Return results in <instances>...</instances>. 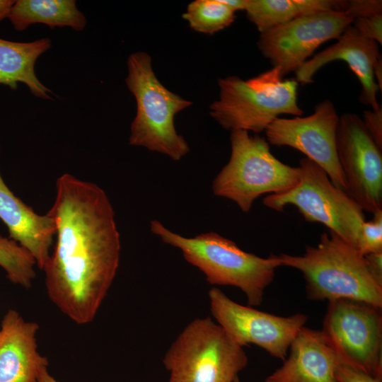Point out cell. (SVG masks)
<instances>
[{"mask_svg": "<svg viewBox=\"0 0 382 382\" xmlns=\"http://www.w3.org/2000/svg\"><path fill=\"white\" fill-rule=\"evenodd\" d=\"M125 82L137 102L129 143L179 161L190 151L175 127V116L192 103L166 88L156 77L151 56L144 52L130 54Z\"/></svg>", "mask_w": 382, "mask_h": 382, "instance_id": "5", "label": "cell"}, {"mask_svg": "<svg viewBox=\"0 0 382 382\" xmlns=\"http://www.w3.org/2000/svg\"><path fill=\"white\" fill-rule=\"evenodd\" d=\"M297 168V184L283 192L265 196L263 204L278 212L293 205L306 221L325 225L328 231L357 248L365 221L363 209L344 190L336 187L326 172L311 159L301 158Z\"/></svg>", "mask_w": 382, "mask_h": 382, "instance_id": "8", "label": "cell"}, {"mask_svg": "<svg viewBox=\"0 0 382 382\" xmlns=\"http://www.w3.org/2000/svg\"><path fill=\"white\" fill-rule=\"evenodd\" d=\"M0 219L6 226L8 238L16 241L34 257L42 270L50 257L54 219L48 213L40 215L16 197L0 173Z\"/></svg>", "mask_w": 382, "mask_h": 382, "instance_id": "17", "label": "cell"}, {"mask_svg": "<svg viewBox=\"0 0 382 382\" xmlns=\"http://www.w3.org/2000/svg\"><path fill=\"white\" fill-rule=\"evenodd\" d=\"M352 25L365 37L382 44V14L354 18Z\"/></svg>", "mask_w": 382, "mask_h": 382, "instance_id": "25", "label": "cell"}, {"mask_svg": "<svg viewBox=\"0 0 382 382\" xmlns=\"http://www.w3.org/2000/svg\"><path fill=\"white\" fill-rule=\"evenodd\" d=\"M342 0H248V19L261 33L297 18L320 11L343 12Z\"/></svg>", "mask_w": 382, "mask_h": 382, "instance_id": "20", "label": "cell"}, {"mask_svg": "<svg viewBox=\"0 0 382 382\" xmlns=\"http://www.w3.org/2000/svg\"><path fill=\"white\" fill-rule=\"evenodd\" d=\"M381 55L378 44L363 36L351 24L343 30L335 44L308 59L296 70V80L302 85L311 83L315 74L321 67L332 61H344L361 83L359 100L376 110L381 105L376 100V93L380 89L374 79L373 68Z\"/></svg>", "mask_w": 382, "mask_h": 382, "instance_id": "14", "label": "cell"}, {"mask_svg": "<svg viewBox=\"0 0 382 382\" xmlns=\"http://www.w3.org/2000/svg\"><path fill=\"white\" fill-rule=\"evenodd\" d=\"M35 265L34 257L26 249L16 241L0 236V267L11 283L30 288L35 278Z\"/></svg>", "mask_w": 382, "mask_h": 382, "instance_id": "22", "label": "cell"}, {"mask_svg": "<svg viewBox=\"0 0 382 382\" xmlns=\"http://www.w3.org/2000/svg\"><path fill=\"white\" fill-rule=\"evenodd\" d=\"M39 325L25 320L16 310L4 316L0 328V382H37L40 371L48 366L37 344Z\"/></svg>", "mask_w": 382, "mask_h": 382, "instance_id": "15", "label": "cell"}, {"mask_svg": "<svg viewBox=\"0 0 382 382\" xmlns=\"http://www.w3.org/2000/svg\"><path fill=\"white\" fill-rule=\"evenodd\" d=\"M234 382H240L238 377L235 379Z\"/></svg>", "mask_w": 382, "mask_h": 382, "instance_id": "33", "label": "cell"}, {"mask_svg": "<svg viewBox=\"0 0 382 382\" xmlns=\"http://www.w3.org/2000/svg\"><path fill=\"white\" fill-rule=\"evenodd\" d=\"M8 18L17 31L35 23L45 24L52 29L70 27L76 31L83 30L86 25V18L74 0L16 1Z\"/></svg>", "mask_w": 382, "mask_h": 382, "instance_id": "19", "label": "cell"}, {"mask_svg": "<svg viewBox=\"0 0 382 382\" xmlns=\"http://www.w3.org/2000/svg\"><path fill=\"white\" fill-rule=\"evenodd\" d=\"M230 141L229 161L214 179L212 190L216 196L234 202L242 212H250L262 195L283 192L299 182L298 168L277 159L265 138L233 130Z\"/></svg>", "mask_w": 382, "mask_h": 382, "instance_id": "6", "label": "cell"}, {"mask_svg": "<svg viewBox=\"0 0 382 382\" xmlns=\"http://www.w3.org/2000/svg\"><path fill=\"white\" fill-rule=\"evenodd\" d=\"M364 259L369 273L382 286V252L367 254Z\"/></svg>", "mask_w": 382, "mask_h": 382, "instance_id": "28", "label": "cell"}, {"mask_svg": "<svg viewBox=\"0 0 382 382\" xmlns=\"http://www.w3.org/2000/svg\"><path fill=\"white\" fill-rule=\"evenodd\" d=\"M321 330L339 359L382 378L381 308L353 299L330 301Z\"/></svg>", "mask_w": 382, "mask_h": 382, "instance_id": "9", "label": "cell"}, {"mask_svg": "<svg viewBox=\"0 0 382 382\" xmlns=\"http://www.w3.org/2000/svg\"><path fill=\"white\" fill-rule=\"evenodd\" d=\"M281 266L303 274L308 299L328 301L347 299L382 308V286L369 273L364 256L336 233L321 234L316 246L301 255L282 253Z\"/></svg>", "mask_w": 382, "mask_h": 382, "instance_id": "3", "label": "cell"}, {"mask_svg": "<svg viewBox=\"0 0 382 382\" xmlns=\"http://www.w3.org/2000/svg\"><path fill=\"white\" fill-rule=\"evenodd\" d=\"M357 249L362 255L382 252V209L361 225Z\"/></svg>", "mask_w": 382, "mask_h": 382, "instance_id": "23", "label": "cell"}, {"mask_svg": "<svg viewBox=\"0 0 382 382\" xmlns=\"http://www.w3.org/2000/svg\"><path fill=\"white\" fill-rule=\"evenodd\" d=\"M15 1L13 0H0V21L8 18Z\"/></svg>", "mask_w": 382, "mask_h": 382, "instance_id": "29", "label": "cell"}, {"mask_svg": "<svg viewBox=\"0 0 382 382\" xmlns=\"http://www.w3.org/2000/svg\"><path fill=\"white\" fill-rule=\"evenodd\" d=\"M208 295L212 316L235 342L242 347L255 345L282 360L308 320L303 313L279 316L239 304L216 287Z\"/></svg>", "mask_w": 382, "mask_h": 382, "instance_id": "10", "label": "cell"}, {"mask_svg": "<svg viewBox=\"0 0 382 382\" xmlns=\"http://www.w3.org/2000/svg\"><path fill=\"white\" fill-rule=\"evenodd\" d=\"M289 350L288 358L265 382H337V354L322 330L302 327Z\"/></svg>", "mask_w": 382, "mask_h": 382, "instance_id": "16", "label": "cell"}, {"mask_svg": "<svg viewBox=\"0 0 382 382\" xmlns=\"http://www.w3.org/2000/svg\"><path fill=\"white\" fill-rule=\"evenodd\" d=\"M336 149L345 192L364 212L382 209V149L359 115L345 113L339 117Z\"/></svg>", "mask_w": 382, "mask_h": 382, "instance_id": "11", "label": "cell"}, {"mask_svg": "<svg viewBox=\"0 0 382 382\" xmlns=\"http://www.w3.org/2000/svg\"><path fill=\"white\" fill-rule=\"evenodd\" d=\"M374 76V79L377 81L376 83L378 84L380 91L382 90V58L381 55L378 57L376 62L374 68H373Z\"/></svg>", "mask_w": 382, "mask_h": 382, "instance_id": "30", "label": "cell"}, {"mask_svg": "<svg viewBox=\"0 0 382 382\" xmlns=\"http://www.w3.org/2000/svg\"><path fill=\"white\" fill-rule=\"evenodd\" d=\"M47 212L55 221L57 241L45 264L50 300L79 325L95 318L119 267L120 238L115 212L97 185L64 173L56 182Z\"/></svg>", "mask_w": 382, "mask_h": 382, "instance_id": "1", "label": "cell"}, {"mask_svg": "<svg viewBox=\"0 0 382 382\" xmlns=\"http://www.w3.org/2000/svg\"><path fill=\"white\" fill-rule=\"evenodd\" d=\"M335 376L337 382H382V378L369 375L339 359L335 367Z\"/></svg>", "mask_w": 382, "mask_h": 382, "instance_id": "24", "label": "cell"}, {"mask_svg": "<svg viewBox=\"0 0 382 382\" xmlns=\"http://www.w3.org/2000/svg\"><path fill=\"white\" fill-rule=\"evenodd\" d=\"M248 362L243 348L210 317L187 324L163 358L168 382H234Z\"/></svg>", "mask_w": 382, "mask_h": 382, "instance_id": "7", "label": "cell"}, {"mask_svg": "<svg viewBox=\"0 0 382 382\" xmlns=\"http://www.w3.org/2000/svg\"><path fill=\"white\" fill-rule=\"evenodd\" d=\"M339 117L332 101L325 99L308 116L275 119L265 131L266 140L270 144L287 146L302 152L326 172L336 187L344 190L345 179L336 149Z\"/></svg>", "mask_w": 382, "mask_h": 382, "instance_id": "13", "label": "cell"}, {"mask_svg": "<svg viewBox=\"0 0 382 382\" xmlns=\"http://www.w3.org/2000/svg\"><path fill=\"white\" fill-rule=\"evenodd\" d=\"M224 3L227 5L233 11L245 9L248 0H223Z\"/></svg>", "mask_w": 382, "mask_h": 382, "instance_id": "31", "label": "cell"}, {"mask_svg": "<svg viewBox=\"0 0 382 382\" xmlns=\"http://www.w3.org/2000/svg\"><path fill=\"white\" fill-rule=\"evenodd\" d=\"M151 232L181 250L185 260L204 273L213 285L233 286L246 296L250 306L262 303L265 289L281 266L278 255L265 258L241 250L233 241L209 232L192 238L171 231L158 220H152Z\"/></svg>", "mask_w": 382, "mask_h": 382, "instance_id": "2", "label": "cell"}, {"mask_svg": "<svg viewBox=\"0 0 382 382\" xmlns=\"http://www.w3.org/2000/svg\"><path fill=\"white\" fill-rule=\"evenodd\" d=\"M37 382H60L52 376L49 371L48 366L42 368L38 374Z\"/></svg>", "mask_w": 382, "mask_h": 382, "instance_id": "32", "label": "cell"}, {"mask_svg": "<svg viewBox=\"0 0 382 382\" xmlns=\"http://www.w3.org/2000/svg\"><path fill=\"white\" fill-rule=\"evenodd\" d=\"M367 131L378 145L382 149V109L376 110H365L362 120Z\"/></svg>", "mask_w": 382, "mask_h": 382, "instance_id": "27", "label": "cell"}, {"mask_svg": "<svg viewBox=\"0 0 382 382\" xmlns=\"http://www.w3.org/2000/svg\"><path fill=\"white\" fill-rule=\"evenodd\" d=\"M282 78L280 68L273 66L248 80L237 76L219 79V97L210 105L209 115L226 130L256 134L281 115L301 116L298 82Z\"/></svg>", "mask_w": 382, "mask_h": 382, "instance_id": "4", "label": "cell"}, {"mask_svg": "<svg viewBox=\"0 0 382 382\" xmlns=\"http://www.w3.org/2000/svg\"><path fill=\"white\" fill-rule=\"evenodd\" d=\"M183 18L192 30L212 35L230 25L236 15L223 0H195L188 4Z\"/></svg>", "mask_w": 382, "mask_h": 382, "instance_id": "21", "label": "cell"}, {"mask_svg": "<svg viewBox=\"0 0 382 382\" xmlns=\"http://www.w3.org/2000/svg\"><path fill=\"white\" fill-rule=\"evenodd\" d=\"M51 45L47 37L27 42L0 38V84L16 90L18 83H22L35 97L53 100L50 95L52 91L41 83L35 72L37 59Z\"/></svg>", "mask_w": 382, "mask_h": 382, "instance_id": "18", "label": "cell"}, {"mask_svg": "<svg viewBox=\"0 0 382 382\" xmlns=\"http://www.w3.org/2000/svg\"><path fill=\"white\" fill-rule=\"evenodd\" d=\"M343 13L352 19L357 17H369L382 14L381 0L345 1Z\"/></svg>", "mask_w": 382, "mask_h": 382, "instance_id": "26", "label": "cell"}, {"mask_svg": "<svg viewBox=\"0 0 382 382\" xmlns=\"http://www.w3.org/2000/svg\"><path fill=\"white\" fill-rule=\"evenodd\" d=\"M352 22L343 12L308 14L261 33L257 47L284 76L296 72L323 43L337 39Z\"/></svg>", "mask_w": 382, "mask_h": 382, "instance_id": "12", "label": "cell"}]
</instances>
